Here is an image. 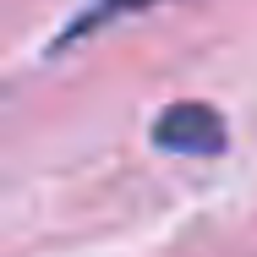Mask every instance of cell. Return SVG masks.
Returning <instances> with one entry per match:
<instances>
[{"mask_svg": "<svg viewBox=\"0 0 257 257\" xmlns=\"http://www.w3.org/2000/svg\"><path fill=\"white\" fill-rule=\"evenodd\" d=\"M154 143L203 159V154H219V148H224V120H219V109H208V104H175V109L159 115Z\"/></svg>", "mask_w": 257, "mask_h": 257, "instance_id": "1", "label": "cell"}, {"mask_svg": "<svg viewBox=\"0 0 257 257\" xmlns=\"http://www.w3.org/2000/svg\"><path fill=\"white\" fill-rule=\"evenodd\" d=\"M132 6H148V0H99V6L77 22V33H82V28H93V22H104V17H115V11H132Z\"/></svg>", "mask_w": 257, "mask_h": 257, "instance_id": "2", "label": "cell"}]
</instances>
